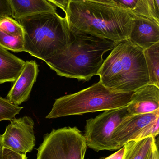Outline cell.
Listing matches in <instances>:
<instances>
[{
	"instance_id": "29",
	"label": "cell",
	"mask_w": 159,
	"mask_h": 159,
	"mask_svg": "<svg viewBox=\"0 0 159 159\" xmlns=\"http://www.w3.org/2000/svg\"><path fill=\"white\" fill-rule=\"evenodd\" d=\"M155 2H156V4H157V6L159 8V0H155Z\"/></svg>"
},
{
	"instance_id": "20",
	"label": "cell",
	"mask_w": 159,
	"mask_h": 159,
	"mask_svg": "<svg viewBox=\"0 0 159 159\" xmlns=\"http://www.w3.org/2000/svg\"><path fill=\"white\" fill-rule=\"evenodd\" d=\"M22 107L13 104L6 98L0 96V121L11 120L19 114Z\"/></svg>"
},
{
	"instance_id": "14",
	"label": "cell",
	"mask_w": 159,
	"mask_h": 159,
	"mask_svg": "<svg viewBox=\"0 0 159 159\" xmlns=\"http://www.w3.org/2000/svg\"><path fill=\"white\" fill-rule=\"evenodd\" d=\"M25 64L24 61L0 47V84L15 82Z\"/></svg>"
},
{
	"instance_id": "5",
	"label": "cell",
	"mask_w": 159,
	"mask_h": 159,
	"mask_svg": "<svg viewBox=\"0 0 159 159\" xmlns=\"http://www.w3.org/2000/svg\"><path fill=\"white\" fill-rule=\"evenodd\" d=\"M133 92L115 90L99 81L78 92L56 99L46 118L82 115L124 107L130 102Z\"/></svg>"
},
{
	"instance_id": "13",
	"label": "cell",
	"mask_w": 159,
	"mask_h": 159,
	"mask_svg": "<svg viewBox=\"0 0 159 159\" xmlns=\"http://www.w3.org/2000/svg\"><path fill=\"white\" fill-rule=\"evenodd\" d=\"M13 18L16 20L30 16L57 13L55 6L47 0H9Z\"/></svg>"
},
{
	"instance_id": "10",
	"label": "cell",
	"mask_w": 159,
	"mask_h": 159,
	"mask_svg": "<svg viewBox=\"0 0 159 159\" xmlns=\"http://www.w3.org/2000/svg\"><path fill=\"white\" fill-rule=\"evenodd\" d=\"M38 65L35 61H25L22 71L6 96L13 104L19 106L28 101L38 74Z\"/></svg>"
},
{
	"instance_id": "17",
	"label": "cell",
	"mask_w": 159,
	"mask_h": 159,
	"mask_svg": "<svg viewBox=\"0 0 159 159\" xmlns=\"http://www.w3.org/2000/svg\"><path fill=\"white\" fill-rule=\"evenodd\" d=\"M149 74V83L159 87V43L144 50Z\"/></svg>"
},
{
	"instance_id": "6",
	"label": "cell",
	"mask_w": 159,
	"mask_h": 159,
	"mask_svg": "<svg viewBox=\"0 0 159 159\" xmlns=\"http://www.w3.org/2000/svg\"><path fill=\"white\" fill-rule=\"evenodd\" d=\"M87 145L76 127L53 129L45 134L36 159H84Z\"/></svg>"
},
{
	"instance_id": "28",
	"label": "cell",
	"mask_w": 159,
	"mask_h": 159,
	"mask_svg": "<svg viewBox=\"0 0 159 159\" xmlns=\"http://www.w3.org/2000/svg\"><path fill=\"white\" fill-rule=\"evenodd\" d=\"M146 159H159V158L157 157H154V156H149Z\"/></svg>"
},
{
	"instance_id": "2",
	"label": "cell",
	"mask_w": 159,
	"mask_h": 159,
	"mask_svg": "<svg viewBox=\"0 0 159 159\" xmlns=\"http://www.w3.org/2000/svg\"><path fill=\"white\" fill-rule=\"evenodd\" d=\"M71 34L67 47L44 61L59 76L88 81L98 75L104 61V55L118 43L88 34Z\"/></svg>"
},
{
	"instance_id": "26",
	"label": "cell",
	"mask_w": 159,
	"mask_h": 159,
	"mask_svg": "<svg viewBox=\"0 0 159 159\" xmlns=\"http://www.w3.org/2000/svg\"><path fill=\"white\" fill-rule=\"evenodd\" d=\"M87 1H94V2H100L105 3L109 4L114 5L118 6L114 0H87Z\"/></svg>"
},
{
	"instance_id": "4",
	"label": "cell",
	"mask_w": 159,
	"mask_h": 159,
	"mask_svg": "<svg viewBox=\"0 0 159 159\" xmlns=\"http://www.w3.org/2000/svg\"><path fill=\"white\" fill-rule=\"evenodd\" d=\"M17 21L24 31V51L44 61L64 50L71 42L66 18L58 13L34 15Z\"/></svg>"
},
{
	"instance_id": "24",
	"label": "cell",
	"mask_w": 159,
	"mask_h": 159,
	"mask_svg": "<svg viewBox=\"0 0 159 159\" xmlns=\"http://www.w3.org/2000/svg\"><path fill=\"white\" fill-rule=\"evenodd\" d=\"M54 5L56 7H59L65 13L68 5V0H47Z\"/></svg>"
},
{
	"instance_id": "11",
	"label": "cell",
	"mask_w": 159,
	"mask_h": 159,
	"mask_svg": "<svg viewBox=\"0 0 159 159\" xmlns=\"http://www.w3.org/2000/svg\"><path fill=\"white\" fill-rule=\"evenodd\" d=\"M128 40L143 50L159 43V22L137 16L133 19Z\"/></svg>"
},
{
	"instance_id": "3",
	"label": "cell",
	"mask_w": 159,
	"mask_h": 159,
	"mask_svg": "<svg viewBox=\"0 0 159 159\" xmlns=\"http://www.w3.org/2000/svg\"><path fill=\"white\" fill-rule=\"evenodd\" d=\"M98 75L105 87L125 92H134L150 82L143 49L128 40L111 50Z\"/></svg>"
},
{
	"instance_id": "21",
	"label": "cell",
	"mask_w": 159,
	"mask_h": 159,
	"mask_svg": "<svg viewBox=\"0 0 159 159\" xmlns=\"http://www.w3.org/2000/svg\"><path fill=\"white\" fill-rule=\"evenodd\" d=\"M159 133V117L144 128L140 133L136 140H140L145 137L152 136L156 138Z\"/></svg>"
},
{
	"instance_id": "22",
	"label": "cell",
	"mask_w": 159,
	"mask_h": 159,
	"mask_svg": "<svg viewBox=\"0 0 159 159\" xmlns=\"http://www.w3.org/2000/svg\"><path fill=\"white\" fill-rule=\"evenodd\" d=\"M12 9L9 0H0V19L5 16H11Z\"/></svg>"
},
{
	"instance_id": "1",
	"label": "cell",
	"mask_w": 159,
	"mask_h": 159,
	"mask_svg": "<svg viewBox=\"0 0 159 159\" xmlns=\"http://www.w3.org/2000/svg\"><path fill=\"white\" fill-rule=\"evenodd\" d=\"M64 14L71 32L117 43L129 39L137 16L119 6L87 0H68Z\"/></svg>"
},
{
	"instance_id": "27",
	"label": "cell",
	"mask_w": 159,
	"mask_h": 159,
	"mask_svg": "<svg viewBox=\"0 0 159 159\" xmlns=\"http://www.w3.org/2000/svg\"><path fill=\"white\" fill-rule=\"evenodd\" d=\"M3 150V147L2 142V135H0V159H2V157Z\"/></svg>"
},
{
	"instance_id": "7",
	"label": "cell",
	"mask_w": 159,
	"mask_h": 159,
	"mask_svg": "<svg viewBox=\"0 0 159 159\" xmlns=\"http://www.w3.org/2000/svg\"><path fill=\"white\" fill-rule=\"evenodd\" d=\"M130 115L126 106L105 110L96 117L87 120L83 134L87 147L97 152L116 150L112 141L113 133Z\"/></svg>"
},
{
	"instance_id": "12",
	"label": "cell",
	"mask_w": 159,
	"mask_h": 159,
	"mask_svg": "<svg viewBox=\"0 0 159 159\" xmlns=\"http://www.w3.org/2000/svg\"><path fill=\"white\" fill-rule=\"evenodd\" d=\"M127 107L131 115L147 114L159 110V87L148 83L137 89Z\"/></svg>"
},
{
	"instance_id": "15",
	"label": "cell",
	"mask_w": 159,
	"mask_h": 159,
	"mask_svg": "<svg viewBox=\"0 0 159 159\" xmlns=\"http://www.w3.org/2000/svg\"><path fill=\"white\" fill-rule=\"evenodd\" d=\"M117 4L139 16L152 18L159 22V8L155 0H114Z\"/></svg>"
},
{
	"instance_id": "25",
	"label": "cell",
	"mask_w": 159,
	"mask_h": 159,
	"mask_svg": "<svg viewBox=\"0 0 159 159\" xmlns=\"http://www.w3.org/2000/svg\"><path fill=\"white\" fill-rule=\"evenodd\" d=\"M125 153V147H122L118 151L104 159H123Z\"/></svg>"
},
{
	"instance_id": "16",
	"label": "cell",
	"mask_w": 159,
	"mask_h": 159,
	"mask_svg": "<svg viewBox=\"0 0 159 159\" xmlns=\"http://www.w3.org/2000/svg\"><path fill=\"white\" fill-rule=\"evenodd\" d=\"M156 143V138L152 136L130 141L124 145L123 159H146Z\"/></svg>"
},
{
	"instance_id": "18",
	"label": "cell",
	"mask_w": 159,
	"mask_h": 159,
	"mask_svg": "<svg viewBox=\"0 0 159 159\" xmlns=\"http://www.w3.org/2000/svg\"><path fill=\"white\" fill-rule=\"evenodd\" d=\"M0 47L16 53L24 51L23 37L12 36L0 30Z\"/></svg>"
},
{
	"instance_id": "8",
	"label": "cell",
	"mask_w": 159,
	"mask_h": 159,
	"mask_svg": "<svg viewBox=\"0 0 159 159\" xmlns=\"http://www.w3.org/2000/svg\"><path fill=\"white\" fill-rule=\"evenodd\" d=\"M34 128V120L27 116L10 120L4 133L1 135L4 148L21 155L31 152L35 144Z\"/></svg>"
},
{
	"instance_id": "9",
	"label": "cell",
	"mask_w": 159,
	"mask_h": 159,
	"mask_svg": "<svg viewBox=\"0 0 159 159\" xmlns=\"http://www.w3.org/2000/svg\"><path fill=\"white\" fill-rule=\"evenodd\" d=\"M159 117V110L147 114L129 115L115 129L112 141L115 150L136 140L141 131Z\"/></svg>"
},
{
	"instance_id": "23",
	"label": "cell",
	"mask_w": 159,
	"mask_h": 159,
	"mask_svg": "<svg viewBox=\"0 0 159 159\" xmlns=\"http://www.w3.org/2000/svg\"><path fill=\"white\" fill-rule=\"evenodd\" d=\"M26 155L18 154L7 148H4L2 159H27Z\"/></svg>"
},
{
	"instance_id": "19",
	"label": "cell",
	"mask_w": 159,
	"mask_h": 159,
	"mask_svg": "<svg viewBox=\"0 0 159 159\" xmlns=\"http://www.w3.org/2000/svg\"><path fill=\"white\" fill-rule=\"evenodd\" d=\"M0 30L12 36L23 37L22 26L17 20L10 16H5L0 19Z\"/></svg>"
}]
</instances>
